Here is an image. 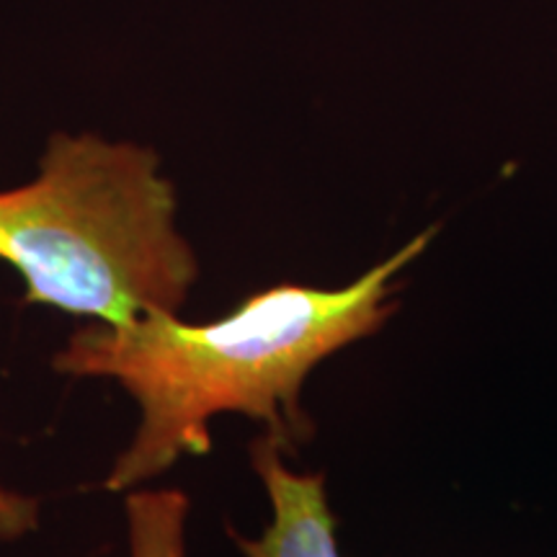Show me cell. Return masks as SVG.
<instances>
[{
    "label": "cell",
    "instance_id": "obj_5",
    "mask_svg": "<svg viewBox=\"0 0 557 557\" xmlns=\"http://www.w3.org/2000/svg\"><path fill=\"white\" fill-rule=\"evenodd\" d=\"M39 527V500L0 485V542H16Z\"/></svg>",
    "mask_w": 557,
    "mask_h": 557
},
{
    "label": "cell",
    "instance_id": "obj_2",
    "mask_svg": "<svg viewBox=\"0 0 557 557\" xmlns=\"http://www.w3.org/2000/svg\"><path fill=\"white\" fill-rule=\"evenodd\" d=\"M0 261L26 302L99 323L178 315L199 276L163 160L96 132H54L37 176L0 191Z\"/></svg>",
    "mask_w": 557,
    "mask_h": 557
},
{
    "label": "cell",
    "instance_id": "obj_3",
    "mask_svg": "<svg viewBox=\"0 0 557 557\" xmlns=\"http://www.w3.org/2000/svg\"><path fill=\"white\" fill-rule=\"evenodd\" d=\"M284 451L269 434L250 444V465L267 487L271 521L259 537L233 532L235 545L243 557H344L323 475L292 470Z\"/></svg>",
    "mask_w": 557,
    "mask_h": 557
},
{
    "label": "cell",
    "instance_id": "obj_1",
    "mask_svg": "<svg viewBox=\"0 0 557 557\" xmlns=\"http://www.w3.org/2000/svg\"><path fill=\"white\" fill-rule=\"evenodd\" d=\"M423 230L338 289L276 284L212 323L148 312L127 323L81 325L52 357L73 380H111L135 400L139 421L103 491L129 493L184 457L212 449L222 413L261 421L284 449L308 442L302 385L320 361L377 333L395 310L398 278L434 240Z\"/></svg>",
    "mask_w": 557,
    "mask_h": 557
},
{
    "label": "cell",
    "instance_id": "obj_4",
    "mask_svg": "<svg viewBox=\"0 0 557 557\" xmlns=\"http://www.w3.org/2000/svg\"><path fill=\"white\" fill-rule=\"evenodd\" d=\"M129 557H186L189 496L176 487H135L124 498Z\"/></svg>",
    "mask_w": 557,
    "mask_h": 557
}]
</instances>
